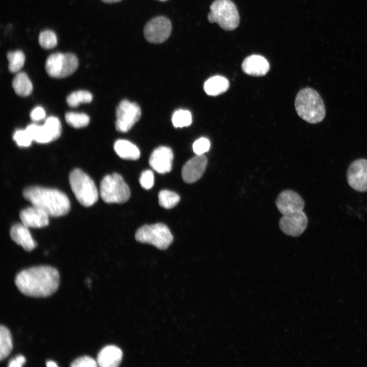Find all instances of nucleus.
Wrapping results in <instances>:
<instances>
[{"label": "nucleus", "instance_id": "obj_1", "mask_svg": "<svg viewBox=\"0 0 367 367\" xmlns=\"http://www.w3.org/2000/svg\"><path fill=\"white\" fill-rule=\"evenodd\" d=\"M60 275L55 268L40 266L23 270L15 278V283L23 295L33 297H46L57 290Z\"/></svg>", "mask_w": 367, "mask_h": 367}, {"label": "nucleus", "instance_id": "obj_2", "mask_svg": "<svg viewBox=\"0 0 367 367\" xmlns=\"http://www.w3.org/2000/svg\"><path fill=\"white\" fill-rule=\"evenodd\" d=\"M22 195L32 205L43 209L49 216H64L70 209V203L66 195L57 189L31 186L23 190Z\"/></svg>", "mask_w": 367, "mask_h": 367}, {"label": "nucleus", "instance_id": "obj_3", "mask_svg": "<svg viewBox=\"0 0 367 367\" xmlns=\"http://www.w3.org/2000/svg\"><path fill=\"white\" fill-rule=\"evenodd\" d=\"M295 107L299 116L309 123H319L325 117V107L321 95L309 87L303 88L298 92Z\"/></svg>", "mask_w": 367, "mask_h": 367}, {"label": "nucleus", "instance_id": "obj_4", "mask_svg": "<svg viewBox=\"0 0 367 367\" xmlns=\"http://www.w3.org/2000/svg\"><path fill=\"white\" fill-rule=\"evenodd\" d=\"M69 181L77 200L84 206L93 205L98 200V192L91 177L80 169L70 173Z\"/></svg>", "mask_w": 367, "mask_h": 367}, {"label": "nucleus", "instance_id": "obj_5", "mask_svg": "<svg viewBox=\"0 0 367 367\" xmlns=\"http://www.w3.org/2000/svg\"><path fill=\"white\" fill-rule=\"evenodd\" d=\"M207 19L209 22H216L223 30L231 31L240 22L239 14L234 4L230 0H215L210 6Z\"/></svg>", "mask_w": 367, "mask_h": 367}, {"label": "nucleus", "instance_id": "obj_6", "mask_svg": "<svg viewBox=\"0 0 367 367\" xmlns=\"http://www.w3.org/2000/svg\"><path fill=\"white\" fill-rule=\"evenodd\" d=\"M100 195L106 203H121L127 201L130 196L128 186L118 173L105 176L100 185Z\"/></svg>", "mask_w": 367, "mask_h": 367}, {"label": "nucleus", "instance_id": "obj_7", "mask_svg": "<svg viewBox=\"0 0 367 367\" xmlns=\"http://www.w3.org/2000/svg\"><path fill=\"white\" fill-rule=\"evenodd\" d=\"M135 239L139 242L150 244L162 250L167 249L173 240L168 227L161 223L142 226L136 231Z\"/></svg>", "mask_w": 367, "mask_h": 367}, {"label": "nucleus", "instance_id": "obj_8", "mask_svg": "<svg viewBox=\"0 0 367 367\" xmlns=\"http://www.w3.org/2000/svg\"><path fill=\"white\" fill-rule=\"evenodd\" d=\"M78 64V60L75 55L55 53L48 57L45 67L50 76L63 78L72 74L76 70Z\"/></svg>", "mask_w": 367, "mask_h": 367}, {"label": "nucleus", "instance_id": "obj_9", "mask_svg": "<svg viewBox=\"0 0 367 367\" xmlns=\"http://www.w3.org/2000/svg\"><path fill=\"white\" fill-rule=\"evenodd\" d=\"M141 115V109L137 103L123 100L116 109L117 130L121 133L128 132L139 120Z\"/></svg>", "mask_w": 367, "mask_h": 367}, {"label": "nucleus", "instance_id": "obj_10", "mask_svg": "<svg viewBox=\"0 0 367 367\" xmlns=\"http://www.w3.org/2000/svg\"><path fill=\"white\" fill-rule=\"evenodd\" d=\"M170 20L164 16L155 17L147 23L144 29L145 39L149 42L161 43L166 41L171 32Z\"/></svg>", "mask_w": 367, "mask_h": 367}, {"label": "nucleus", "instance_id": "obj_11", "mask_svg": "<svg viewBox=\"0 0 367 367\" xmlns=\"http://www.w3.org/2000/svg\"><path fill=\"white\" fill-rule=\"evenodd\" d=\"M349 185L354 190L367 192V159H359L352 162L347 172Z\"/></svg>", "mask_w": 367, "mask_h": 367}, {"label": "nucleus", "instance_id": "obj_12", "mask_svg": "<svg viewBox=\"0 0 367 367\" xmlns=\"http://www.w3.org/2000/svg\"><path fill=\"white\" fill-rule=\"evenodd\" d=\"M308 222L307 217L302 211L283 215L279 220V226L284 234L296 237L305 230Z\"/></svg>", "mask_w": 367, "mask_h": 367}, {"label": "nucleus", "instance_id": "obj_13", "mask_svg": "<svg viewBox=\"0 0 367 367\" xmlns=\"http://www.w3.org/2000/svg\"><path fill=\"white\" fill-rule=\"evenodd\" d=\"M276 205L282 215H286L302 211L305 202L302 197L295 191L285 190L277 196Z\"/></svg>", "mask_w": 367, "mask_h": 367}, {"label": "nucleus", "instance_id": "obj_14", "mask_svg": "<svg viewBox=\"0 0 367 367\" xmlns=\"http://www.w3.org/2000/svg\"><path fill=\"white\" fill-rule=\"evenodd\" d=\"M207 165V159L204 154H196L184 165L181 170L183 180L189 184L199 179L204 174Z\"/></svg>", "mask_w": 367, "mask_h": 367}, {"label": "nucleus", "instance_id": "obj_15", "mask_svg": "<svg viewBox=\"0 0 367 367\" xmlns=\"http://www.w3.org/2000/svg\"><path fill=\"white\" fill-rule=\"evenodd\" d=\"M173 153L171 149L160 146L152 152L149 160L150 167L160 174L169 172L172 167Z\"/></svg>", "mask_w": 367, "mask_h": 367}, {"label": "nucleus", "instance_id": "obj_16", "mask_svg": "<svg viewBox=\"0 0 367 367\" xmlns=\"http://www.w3.org/2000/svg\"><path fill=\"white\" fill-rule=\"evenodd\" d=\"M49 215L43 209L32 205L20 213L21 223L28 227L41 228L49 223Z\"/></svg>", "mask_w": 367, "mask_h": 367}, {"label": "nucleus", "instance_id": "obj_17", "mask_svg": "<svg viewBox=\"0 0 367 367\" xmlns=\"http://www.w3.org/2000/svg\"><path fill=\"white\" fill-rule=\"evenodd\" d=\"M241 67L245 73L254 76H264L270 69L269 63L266 59L257 55L246 58L242 63Z\"/></svg>", "mask_w": 367, "mask_h": 367}, {"label": "nucleus", "instance_id": "obj_18", "mask_svg": "<svg viewBox=\"0 0 367 367\" xmlns=\"http://www.w3.org/2000/svg\"><path fill=\"white\" fill-rule=\"evenodd\" d=\"M10 235L11 239L15 243L21 246L27 251H32L37 246L29 230V227L22 223L13 225L10 229Z\"/></svg>", "mask_w": 367, "mask_h": 367}, {"label": "nucleus", "instance_id": "obj_19", "mask_svg": "<svg viewBox=\"0 0 367 367\" xmlns=\"http://www.w3.org/2000/svg\"><path fill=\"white\" fill-rule=\"evenodd\" d=\"M122 358L121 350L115 346L109 345L100 351L96 361L101 367H116L119 365Z\"/></svg>", "mask_w": 367, "mask_h": 367}, {"label": "nucleus", "instance_id": "obj_20", "mask_svg": "<svg viewBox=\"0 0 367 367\" xmlns=\"http://www.w3.org/2000/svg\"><path fill=\"white\" fill-rule=\"evenodd\" d=\"M229 86V81L226 77L215 75L209 77L205 82L203 89L207 95L215 96L225 92Z\"/></svg>", "mask_w": 367, "mask_h": 367}, {"label": "nucleus", "instance_id": "obj_21", "mask_svg": "<svg viewBox=\"0 0 367 367\" xmlns=\"http://www.w3.org/2000/svg\"><path fill=\"white\" fill-rule=\"evenodd\" d=\"M114 149L122 159L136 160L140 156V151L137 146L127 140H118L115 142Z\"/></svg>", "mask_w": 367, "mask_h": 367}, {"label": "nucleus", "instance_id": "obj_22", "mask_svg": "<svg viewBox=\"0 0 367 367\" xmlns=\"http://www.w3.org/2000/svg\"><path fill=\"white\" fill-rule=\"evenodd\" d=\"M12 87L18 95L27 96L33 90L32 83L24 72H19L14 77L12 81Z\"/></svg>", "mask_w": 367, "mask_h": 367}, {"label": "nucleus", "instance_id": "obj_23", "mask_svg": "<svg viewBox=\"0 0 367 367\" xmlns=\"http://www.w3.org/2000/svg\"><path fill=\"white\" fill-rule=\"evenodd\" d=\"M13 349V341L11 333L5 326H0V360L7 358Z\"/></svg>", "mask_w": 367, "mask_h": 367}, {"label": "nucleus", "instance_id": "obj_24", "mask_svg": "<svg viewBox=\"0 0 367 367\" xmlns=\"http://www.w3.org/2000/svg\"><path fill=\"white\" fill-rule=\"evenodd\" d=\"M26 129L31 135L33 141L39 143H47L53 141L51 136L44 125L32 123Z\"/></svg>", "mask_w": 367, "mask_h": 367}, {"label": "nucleus", "instance_id": "obj_25", "mask_svg": "<svg viewBox=\"0 0 367 367\" xmlns=\"http://www.w3.org/2000/svg\"><path fill=\"white\" fill-rule=\"evenodd\" d=\"M7 57L9 61V70L12 73L18 72L24 64L25 56L21 50L9 51Z\"/></svg>", "mask_w": 367, "mask_h": 367}, {"label": "nucleus", "instance_id": "obj_26", "mask_svg": "<svg viewBox=\"0 0 367 367\" xmlns=\"http://www.w3.org/2000/svg\"><path fill=\"white\" fill-rule=\"evenodd\" d=\"M180 197L176 193L163 190L159 194V203L161 206L169 209L174 207L179 201Z\"/></svg>", "mask_w": 367, "mask_h": 367}, {"label": "nucleus", "instance_id": "obj_27", "mask_svg": "<svg viewBox=\"0 0 367 367\" xmlns=\"http://www.w3.org/2000/svg\"><path fill=\"white\" fill-rule=\"evenodd\" d=\"M92 97V95L89 91L79 90L69 94L66 98V102L69 107H76L80 103L90 102Z\"/></svg>", "mask_w": 367, "mask_h": 367}, {"label": "nucleus", "instance_id": "obj_28", "mask_svg": "<svg viewBox=\"0 0 367 367\" xmlns=\"http://www.w3.org/2000/svg\"><path fill=\"white\" fill-rule=\"evenodd\" d=\"M67 123L73 127L78 128L86 126L89 123V117L85 113L68 112L65 115Z\"/></svg>", "mask_w": 367, "mask_h": 367}, {"label": "nucleus", "instance_id": "obj_29", "mask_svg": "<svg viewBox=\"0 0 367 367\" xmlns=\"http://www.w3.org/2000/svg\"><path fill=\"white\" fill-rule=\"evenodd\" d=\"M172 122L175 127L188 126L192 122V114L188 110H177L173 114Z\"/></svg>", "mask_w": 367, "mask_h": 367}, {"label": "nucleus", "instance_id": "obj_30", "mask_svg": "<svg viewBox=\"0 0 367 367\" xmlns=\"http://www.w3.org/2000/svg\"><path fill=\"white\" fill-rule=\"evenodd\" d=\"M38 41L40 46L45 49H52L55 47L58 43L56 34L48 30L40 32Z\"/></svg>", "mask_w": 367, "mask_h": 367}, {"label": "nucleus", "instance_id": "obj_31", "mask_svg": "<svg viewBox=\"0 0 367 367\" xmlns=\"http://www.w3.org/2000/svg\"><path fill=\"white\" fill-rule=\"evenodd\" d=\"M44 125L51 136L53 141L60 136L61 124L57 117L54 116L49 117L45 120Z\"/></svg>", "mask_w": 367, "mask_h": 367}, {"label": "nucleus", "instance_id": "obj_32", "mask_svg": "<svg viewBox=\"0 0 367 367\" xmlns=\"http://www.w3.org/2000/svg\"><path fill=\"white\" fill-rule=\"evenodd\" d=\"M13 140L20 147H28L31 145L32 138L25 128V129L16 130L13 136Z\"/></svg>", "mask_w": 367, "mask_h": 367}, {"label": "nucleus", "instance_id": "obj_33", "mask_svg": "<svg viewBox=\"0 0 367 367\" xmlns=\"http://www.w3.org/2000/svg\"><path fill=\"white\" fill-rule=\"evenodd\" d=\"M210 148V142L205 138H200L196 140L193 144L194 153L198 155L204 154L208 151Z\"/></svg>", "mask_w": 367, "mask_h": 367}, {"label": "nucleus", "instance_id": "obj_34", "mask_svg": "<svg viewBox=\"0 0 367 367\" xmlns=\"http://www.w3.org/2000/svg\"><path fill=\"white\" fill-rule=\"evenodd\" d=\"M139 182L141 187L146 189L149 190L154 185V174L150 170H146L142 172L140 178Z\"/></svg>", "mask_w": 367, "mask_h": 367}, {"label": "nucleus", "instance_id": "obj_35", "mask_svg": "<svg viewBox=\"0 0 367 367\" xmlns=\"http://www.w3.org/2000/svg\"><path fill=\"white\" fill-rule=\"evenodd\" d=\"M97 361L88 356L80 357L74 360L71 364L72 367H96Z\"/></svg>", "mask_w": 367, "mask_h": 367}, {"label": "nucleus", "instance_id": "obj_36", "mask_svg": "<svg viewBox=\"0 0 367 367\" xmlns=\"http://www.w3.org/2000/svg\"><path fill=\"white\" fill-rule=\"evenodd\" d=\"M46 116L44 109L41 107H36L30 113V118L34 121H39L43 119Z\"/></svg>", "mask_w": 367, "mask_h": 367}, {"label": "nucleus", "instance_id": "obj_37", "mask_svg": "<svg viewBox=\"0 0 367 367\" xmlns=\"http://www.w3.org/2000/svg\"><path fill=\"white\" fill-rule=\"evenodd\" d=\"M25 362V357L21 355H19L11 360L8 366L10 367H21Z\"/></svg>", "mask_w": 367, "mask_h": 367}, {"label": "nucleus", "instance_id": "obj_38", "mask_svg": "<svg viewBox=\"0 0 367 367\" xmlns=\"http://www.w3.org/2000/svg\"><path fill=\"white\" fill-rule=\"evenodd\" d=\"M46 366L48 367H54L58 366V365L53 361H48L46 362Z\"/></svg>", "mask_w": 367, "mask_h": 367}, {"label": "nucleus", "instance_id": "obj_39", "mask_svg": "<svg viewBox=\"0 0 367 367\" xmlns=\"http://www.w3.org/2000/svg\"><path fill=\"white\" fill-rule=\"evenodd\" d=\"M101 1L106 3H116V2L121 1V0H101Z\"/></svg>", "mask_w": 367, "mask_h": 367}, {"label": "nucleus", "instance_id": "obj_40", "mask_svg": "<svg viewBox=\"0 0 367 367\" xmlns=\"http://www.w3.org/2000/svg\"><path fill=\"white\" fill-rule=\"evenodd\" d=\"M160 1H165V0H160Z\"/></svg>", "mask_w": 367, "mask_h": 367}]
</instances>
